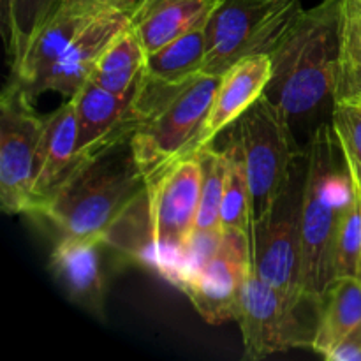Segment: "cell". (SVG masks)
Listing matches in <instances>:
<instances>
[{
    "label": "cell",
    "mask_w": 361,
    "mask_h": 361,
    "mask_svg": "<svg viewBox=\"0 0 361 361\" xmlns=\"http://www.w3.org/2000/svg\"><path fill=\"white\" fill-rule=\"evenodd\" d=\"M134 94L136 88L127 95L111 94L88 80L71 97L78 120V159L133 136L137 126Z\"/></svg>",
    "instance_id": "4fadbf2b"
},
{
    "label": "cell",
    "mask_w": 361,
    "mask_h": 361,
    "mask_svg": "<svg viewBox=\"0 0 361 361\" xmlns=\"http://www.w3.org/2000/svg\"><path fill=\"white\" fill-rule=\"evenodd\" d=\"M361 97V63L338 76L334 101Z\"/></svg>",
    "instance_id": "4dcf8cb0"
},
{
    "label": "cell",
    "mask_w": 361,
    "mask_h": 361,
    "mask_svg": "<svg viewBox=\"0 0 361 361\" xmlns=\"http://www.w3.org/2000/svg\"><path fill=\"white\" fill-rule=\"evenodd\" d=\"M338 76L361 63V0H342Z\"/></svg>",
    "instance_id": "83f0119b"
},
{
    "label": "cell",
    "mask_w": 361,
    "mask_h": 361,
    "mask_svg": "<svg viewBox=\"0 0 361 361\" xmlns=\"http://www.w3.org/2000/svg\"><path fill=\"white\" fill-rule=\"evenodd\" d=\"M305 168L307 161L303 152L281 196L263 217L250 226L252 271L288 295H303L300 291V259Z\"/></svg>",
    "instance_id": "9c48e42d"
},
{
    "label": "cell",
    "mask_w": 361,
    "mask_h": 361,
    "mask_svg": "<svg viewBox=\"0 0 361 361\" xmlns=\"http://www.w3.org/2000/svg\"><path fill=\"white\" fill-rule=\"evenodd\" d=\"M219 0H137L130 27L147 53L204 25Z\"/></svg>",
    "instance_id": "ac0fdd59"
},
{
    "label": "cell",
    "mask_w": 361,
    "mask_h": 361,
    "mask_svg": "<svg viewBox=\"0 0 361 361\" xmlns=\"http://www.w3.org/2000/svg\"><path fill=\"white\" fill-rule=\"evenodd\" d=\"M342 0H323L302 9L284 28L268 55L271 80L267 95L289 122L314 115L328 99L334 101L341 60Z\"/></svg>",
    "instance_id": "7a4b0ae2"
},
{
    "label": "cell",
    "mask_w": 361,
    "mask_h": 361,
    "mask_svg": "<svg viewBox=\"0 0 361 361\" xmlns=\"http://www.w3.org/2000/svg\"><path fill=\"white\" fill-rule=\"evenodd\" d=\"M353 180V178H351ZM353 183H355V187H356V190H358V194H360V201H361V187L358 185V183H356V182H353Z\"/></svg>",
    "instance_id": "1f68e13d"
},
{
    "label": "cell",
    "mask_w": 361,
    "mask_h": 361,
    "mask_svg": "<svg viewBox=\"0 0 361 361\" xmlns=\"http://www.w3.org/2000/svg\"><path fill=\"white\" fill-rule=\"evenodd\" d=\"M201 164V200L196 229H215L221 226V207L224 196L228 157L226 150H217L214 143L197 150Z\"/></svg>",
    "instance_id": "603a6c76"
},
{
    "label": "cell",
    "mask_w": 361,
    "mask_h": 361,
    "mask_svg": "<svg viewBox=\"0 0 361 361\" xmlns=\"http://www.w3.org/2000/svg\"><path fill=\"white\" fill-rule=\"evenodd\" d=\"M324 360L328 361H361V326L351 335L338 342L330 355Z\"/></svg>",
    "instance_id": "f546056e"
},
{
    "label": "cell",
    "mask_w": 361,
    "mask_h": 361,
    "mask_svg": "<svg viewBox=\"0 0 361 361\" xmlns=\"http://www.w3.org/2000/svg\"><path fill=\"white\" fill-rule=\"evenodd\" d=\"M207 23L173 39L157 51L148 53L145 76L161 83L178 85L203 73L207 59Z\"/></svg>",
    "instance_id": "ffe728a7"
},
{
    "label": "cell",
    "mask_w": 361,
    "mask_h": 361,
    "mask_svg": "<svg viewBox=\"0 0 361 361\" xmlns=\"http://www.w3.org/2000/svg\"><path fill=\"white\" fill-rule=\"evenodd\" d=\"M319 300L288 295L250 274L236 321L243 337V358L256 361L293 348L312 349L319 319Z\"/></svg>",
    "instance_id": "5b68a950"
},
{
    "label": "cell",
    "mask_w": 361,
    "mask_h": 361,
    "mask_svg": "<svg viewBox=\"0 0 361 361\" xmlns=\"http://www.w3.org/2000/svg\"><path fill=\"white\" fill-rule=\"evenodd\" d=\"M302 0H219L207 23L203 73L222 76L240 59L268 53Z\"/></svg>",
    "instance_id": "ba28073f"
},
{
    "label": "cell",
    "mask_w": 361,
    "mask_h": 361,
    "mask_svg": "<svg viewBox=\"0 0 361 361\" xmlns=\"http://www.w3.org/2000/svg\"><path fill=\"white\" fill-rule=\"evenodd\" d=\"M305 161L300 291L321 298L337 279V236L355 190L341 141L331 123L316 127L305 150Z\"/></svg>",
    "instance_id": "3957f363"
},
{
    "label": "cell",
    "mask_w": 361,
    "mask_h": 361,
    "mask_svg": "<svg viewBox=\"0 0 361 361\" xmlns=\"http://www.w3.org/2000/svg\"><path fill=\"white\" fill-rule=\"evenodd\" d=\"M361 326V279L341 277L319 300V319L312 349L326 358L331 349Z\"/></svg>",
    "instance_id": "d6986e66"
},
{
    "label": "cell",
    "mask_w": 361,
    "mask_h": 361,
    "mask_svg": "<svg viewBox=\"0 0 361 361\" xmlns=\"http://www.w3.org/2000/svg\"><path fill=\"white\" fill-rule=\"evenodd\" d=\"M233 134L245 162L254 222L281 196L303 152L296 147L286 113L267 94L236 120Z\"/></svg>",
    "instance_id": "8992f818"
},
{
    "label": "cell",
    "mask_w": 361,
    "mask_h": 361,
    "mask_svg": "<svg viewBox=\"0 0 361 361\" xmlns=\"http://www.w3.org/2000/svg\"><path fill=\"white\" fill-rule=\"evenodd\" d=\"M76 145V111H74V102L67 99L60 108L44 116V127H42L37 159H35L30 214L78 161Z\"/></svg>",
    "instance_id": "e0dca14e"
},
{
    "label": "cell",
    "mask_w": 361,
    "mask_h": 361,
    "mask_svg": "<svg viewBox=\"0 0 361 361\" xmlns=\"http://www.w3.org/2000/svg\"><path fill=\"white\" fill-rule=\"evenodd\" d=\"M271 80V59L268 53H256L233 63L221 76L207 123L196 143V152L214 143L217 134L236 120L267 94Z\"/></svg>",
    "instance_id": "9a60e30c"
},
{
    "label": "cell",
    "mask_w": 361,
    "mask_h": 361,
    "mask_svg": "<svg viewBox=\"0 0 361 361\" xmlns=\"http://www.w3.org/2000/svg\"><path fill=\"white\" fill-rule=\"evenodd\" d=\"M201 200V164L187 154L147 182L152 268L168 281L176 256L196 229Z\"/></svg>",
    "instance_id": "52a82bcc"
},
{
    "label": "cell",
    "mask_w": 361,
    "mask_h": 361,
    "mask_svg": "<svg viewBox=\"0 0 361 361\" xmlns=\"http://www.w3.org/2000/svg\"><path fill=\"white\" fill-rule=\"evenodd\" d=\"M221 76L200 73L178 85L154 81L143 74L137 81L134 106L137 126L130 136L134 157L150 180L161 169L187 154L207 123Z\"/></svg>",
    "instance_id": "277c9868"
},
{
    "label": "cell",
    "mask_w": 361,
    "mask_h": 361,
    "mask_svg": "<svg viewBox=\"0 0 361 361\" xmlns=\"http://www.w3.org/2000/svg\"><path fill=\"white\" fill-rule=\"evenodd\" d=\"M331 126L341 141L349 175L361 187V97L334 101Z\"/></svg>",
    "instance_id": "d4e9b609"
},
{
    "label": "cell",
    "mask_w": 361,
    "mask_h": 361,
    "mask_svg": "<svg viewBox=\"0 0 361 361\" xmlns=\"http://www.w3.org/2000/svg\"><path fill=\"white\" fill-rule=\"evenodd\" d=\"M27 92L11 81L0 102V204L9 215L30 214L35 159L44 116Z\"/></svg>",
    "instance_id": "30bf717a"
},
{
    "label": "cell",
    "mask_w": 361,
    "mask_h": 361,
    "mask_svg": "<svg viewBox=\"0 0 361 361\" xmlns=\"http://www.w3.org/2000/svg\"><path fill=\"white\" fill-rule=\"evenodd\" d=\"M133 13H102L92 18L76 34L66 51L59 56L49 73L39 85L37 95L56 92L71 99L88 80L108 46L130 27Z\"/></svg>",
    "instance_id": "5bb4252c"
},
{
    "label": "cell",
    "mask_w": 361,
    "mask_h": 361,
    "mask_svg": "<svg viewBox=\"0 0 361 361\" xmlns=\"http://www.w3.org/2000/svg\"><path fill=\"white\" fill-rule=\"evenodd\" d=\"M224 150L228 157V171H226L224 196H222L221 207V226L222 229L236 228L250 233L252 212H250L249 178H247L242 148L233 133Z\"/></svg>",
    "instance_id": "7402d4cb"
},
{
    "label": "cell",
    "mask_w": 361,
    "mask_h": 361,
    "mask_svg": "<svg viewBox=\"0 0 361 361\" xmlns=\"http://www.w3.org/2000/svg\"><path fill=\"white\" fill-rule=\"evenodd\" d=\"M94 16L97 14L80 13L71 7L60 6V9L35 32L21 59L13 63L11 81L20 85L30 99L37 97L39 85L42 83L53 63Z\"/></svg>",
    "instance_id": "2e32d148"
},
{
    "label": "cell",
    "mask_w": 361,
    "mask_h": 361,
    "mask_svg": "<svg viewBox=\"0 0 361 361\" xmlns=\"http://www.w3.org/2000/svg\"><path fill=\"white\" fill-rule=\"evenodd\" d=\"M147 55L133 27L126 28L102 53L90 80L111 94H130L143 76Z\"/></svg>",
    "instance_id": "44dd1931"
},
{
    "label": "cell",
    "mask_w": 361,
    "mask_h": 361,
    "mask_svg": "<svg viewBox=\"0 0 361 361\" xmlns=\"http://www.w3.org/2000/svg\"><path fill=\"white\" fill-rule=\"evenodd\" d=\"M115 247L99 236H62L49 256V271L66 295L95 316H102L108 256Z\"/></svg>",
    "instance_id": "7c38bea8"
},
{
    "label": "cell",
    "mask_w": 361,
    "mask_h": 361,
    "mask_svg": "<svg viewBox=\"0 0 361 361\" xmlns=\"http://www.w3.org/2000/svg\"><path fill=\"white\" fill-rule=\"evenodd\" d=\"M147 200V180L130 137L74 162L32 214L48 219L62 236L106 238Z\"/></svg>",
    "instance_id": "6da1fadb"
},
{
    "label": "cell",
    "mask_w": 361,
    "mask_h": 361,
    "mask_svg": "<svg viewBox=\"0 0 361 361\" xmlns=\"http://www.w3.org/2000/svg\"><path fill=\"white\" fill-rule=\"evenodd\" d=\"M137 0H62V6L87 14L102 13H133Z\"/></svg>",
    "instance_id": "f1b7e54d"
},
{
    "label": "cell",
    "mask_w": 361,
    "mask_h": 361,
    "mask_svg": "<svg viewBox=\"0 0 361 361\" xmlns=\"http://www.w3.org/2000/svg\"><path fill=\"white\" fill-rule=\"evenodd\" d=\"M62 6V0H6L13 63L21 59L35 32Z\"/></svg>",
    "instance_id": "cb8c5ba5"
},
{
    "label": "cell",
    "mask_w": 361,
    "mask_h": 361,
    "mask_svg": "<svg viewBox=\"0 0 361 361\" xmlns=\"http://www.w3.org/2000/svg\"><path fill=\"white\" fill-rule=\"evenodd\" d=\"M353 182V180H351ZM353 200L342 217L335 250V275L361 279V201L353 183ZM335 279V281H337Z\"/></svg>",
    "instance_id": "484cf974"
},
{
    "label": "cell",
    "mask_w": 361,
    "mask_h": 361,
    "mask_svg": "<svg viewBox=\"0 0 361 361\" xmlns=\"http://www.w3.org/2000/svg\"><path fill=\"white\" fill-rule=\"evenodd\" d=\"M250 274V233L226 228L217 254L180 291L208 324L219 326L238 317L243 289Z\"/></svg>",
    "instance_id": "8fae6325"
},
{
    "label": "cell",
    "mask_w": 361,
    "mask_h": 361,
    "mask_svg": "<svg viewBox=\"0 0 361 361\" xmlns=\"http://www.w3.org/2000/svg\"><path fill=\"white\" fill-rule=\"evenodd\" d=\"M222 235H224L222 228L194 229L190 238L187 240L183 249L176 256L168 282H171L175 288H182L190 277H194L217 254L222 242Z\"/></svg>",
    "instance_id": "4316f807"
}]
</instances>
